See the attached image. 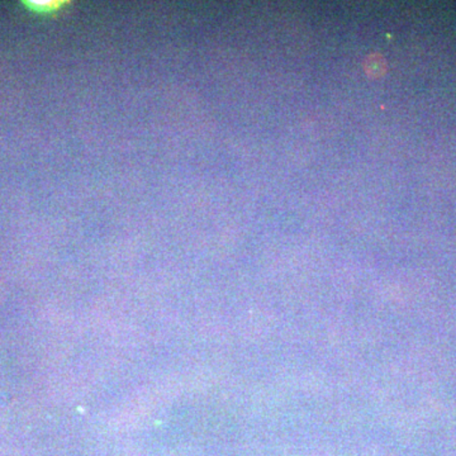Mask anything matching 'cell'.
I'll return each mask as SVG.
<instances>
[{
    "mask_svg": "<svg viewBox=\"0 0 456 456\" xmlns=\"http://www.w3.org/2000/svg\"><path fill=\"white\" fill-rule=\"evenodd\" d=\"M28 4L31 5L32 8L38 9V11H44V9H46V11H50V9L57 7V5H59V3L29 2Z\"/></svg>",
    "mask_w": 456,
    "mask_h": 456,
    "instance_id": "6da1fadb",
    "label": "cell"
}]
</instances>
